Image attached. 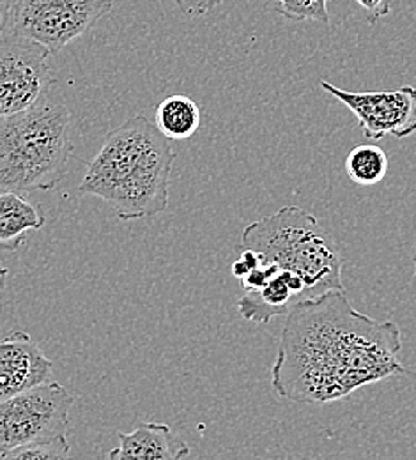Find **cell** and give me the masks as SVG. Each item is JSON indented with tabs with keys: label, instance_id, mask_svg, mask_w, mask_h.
<instances>
[{
	"label": "cell",
	"instance_id": "cell-6",
	"mask_svg": "<svg viewBox=\"0 0 416 460\" xmlns=\"http://www.w3.org/2000/svg\"><path fill=\"white\" fill-rule=\"evenodd\" d=\"M116 0H16L13 32L43 45L50 54L84 36Z\"/></svg>",
	"mask_w": 416,
	"mask_h": 460
},
{
	"label": "cell",
	"instance_id": "cell-12",
	"mask_svg": "<svg viewBox=\"0 0 416 460\" xmlns=\"http://www.w3.org/2000/svg\"><path fill=\"white\" fill-rule=\"evenodd\" d=\"M45 222L41 208L23 193L0 190V253L20 250L29 232L43 229Z\"/></svg>",
	"mask_w": 416,
	"mask_h": 460
},
{
	"label": "cell",
	"instance_id": "cell-20",
	"mask_svg": "<svg viewBox=\"0 0 416 460\" xmlns=\"http://www.w3.org/2000/svg\"><path fill=\"white\" fill-rule=\"evenodd\" d=\"M7 275H9V270L4 268V266H0V294H2V288H4V282H5Z\"/></svg>",
	"mask_w": 416,
	"mask_h": 460
},
{
	"label": "cell",
	"instance_id": "cell-3",
	"mask_svg": "<svg viewBox=\"0 0 416 460\" xmlns=\"http://www.w3.org/2000/svg\"><path fill=\"white\" fill-rule=\"evenodd\" d=\"M73 151L71 114L64 105L43 100L29 111L2 115L0 190H54L67 173Z\"/></svg>",
	"mask_w": 416,
	"mask_h": 460
},
{
	"label": "cell",
	"instance_id": "cell-14",
	"mask_svg": "<svg viewBox=\"0 0 416 460\" xmlns=\"http://www.w3.org/2000/svg\"><path fill=\"white\" fill-rule=\"evenodd\" d=\"M388 155L376 144L357 146L346 156V172L358 186L379 184L388 173Z\"/></svg>",
	"mask_w": 416,
	"mask_h": 460
},
{
	"label": "cell",
	"instance_id": "cell-21",
	"mask_svg": "<svg viewBox=\"0 0 416 460\" xmlns=\"http://www.w3.org/2000/svg\"><path fill=\"white\" fill-rule=\"evenodd\" d=\"M413 262H415V279H416V244H415V257H413Z\"/></svg>",
	"mask_w": 416,
	"mask_h": 460
},
{
	"label": "cell",
	"instance_id": "cell-1",
	"mask_svg": "<svg viewBox=\"0 0 416 460\" xmlns=\"http://www.w3.org/2000/svg\"><path fill=\"white\" fill-rule=\"evenodd\" d=\"M403 335L392 321L372 319L351 305L346 290L299 301L288 314L271 386L297 403H330L395 374Z\"/></svg>",
	"mask_w": 416,
	"mask_h": 460
},
{
	"label": "cell",
	"instance_id": "cell-5",
	"mask_svg": "<svg viewBox=\"0 0 416 460\" xmlns=\"http://www.w3.org/2000/svg\"><path fill=\"white\" fill-rule=\"evenodd\" d=\"M73 405L75 397L54 381L0 401V450L67 438Z\"/></svg>",
	"mask_w": 416,
	"mask_h": 460
},
{
	"label": "cell",
	"instance_id": "cell-22",
	"mask_svg": "<svg viewBox=\"0 0 416 460\" xmlns=\"http://www.w3.org/2000/svg\"><path fill=\"white\" fill-rule=\"evenodd\" d=\"M4 454H5V452H4V450H0V460H4Z\"/></svg>",
	"mask_w": 416,
	"mask_h": 460
},
{
	"label": "cell",
	"instance_id": "cell-8",
	"mask_svg": "<svg viewBox=\"0 0 416 460\" xmlns=\"http://www.w3.org/2000/svg\"><path fill=\"white\" fill-rule=\"evenodd\" d=\"M321 87L355 114L363 137L372 142H379L386 135L408 138L416 133V87L350 93L326 80H321Z\"/></svg>",
	"mask_w": 416,
	"mask_h": 460
},
{
	"label": "cell",
	"instance_id": "cell-18",
	"mask_svg": "<svg viewBox=\"0 0 416 460\" xmlns=\"http://www.w3.org/2000/svg\"><path fill=\"white\" fill-rule=\"evenodd\" d=\"M365 9L368 23H377L381 18L388 16L392 11V0H357Z\"/></svg>",
	"mask_w": 416,
	"mask_h": 460
},
{
	"label": "cell",
	"instance_id": "cell-19",
	"mask_svg": "<svg viewBox=\"0 0 416 460\" xmlns=\"http://www.w3.org/2000/svg\"><path fill=\"white\" fill-rule=\"evenodd\" d=\"M16 0H0V38L13 32V11Z\"/></svg>",
	"mask_w": 416,
	"mask_h": 460
},
{
	"label": "cell",
	"instance_id": "cell-7",
	"mask_svg": "<svg viewBox=\"0 0 416 460\" xmlns=\"http://www.w3.org/2000/svg\"><path fill=\"white\" fill-rule=\"evenodd\" d=\"M50 56L43 45L14 32L0 38V117L29 111L47 98L56 82Z\"/></svg>",
	"mask_w": 416,
	"mask_h": 460
},
{
	"label": "cell",
	"instance_id": "cell-15",
	"mask_svg": "<svg viewBox=\"0 0 416 460\" xmlns=\"http://www.w3.org/2000/svg\"><path fill=\"white\" fill-rule=\"evenodd\" d=\"M4 460H76L71 457L67 438L22 445L4 454Z\"/></svg>",
	"mask_w": 416,
	"mask_h": 460
},
{
	"label": "cell",
	"instance_id": "cell-4",
	"mask_svg": "<svg viewBox=\"0 0 416 460\" xmlns=\"http://www.w3.org/2000/svg\"><path fill=\"white\" fill-rule=\"evenodd\" d=\"M241 248L253 250L264 262L277 264L303 280L308 299L330 290H346L344 261L335 239L317 218L297 206L252 222L241 234Z\"/></svg>",
	"mask_w": 416,
	"mask_h": 460
},
{
	"label": "cell",
	"instance_id": "cell-2",
	"mask_svg": "<svg viewBox=\"0 0 416 460\" xmlns=\"http://www.w3.org/2000/svg\"><path fill=\"white\" fill-rule=\"evenodd\" d=\"M174 162L171 140L146 115H135L109 133L78 193L105 200L122 222L151 218L169 208Z\"/></svg>",
	"mask_w": 416,
	"mask_h": 460
},
{
	"label": "cell",
	"instance_id": "cell-10",
	"mask_svg": "<svg viewBox=\"0 0 416 460\" xmlns=\"http://www.w3.org/2000/svg\"><path fill=\"white\" fill-rule=\"evenodd\" d=\"M308 299L301 279L289 271H279L264 288L244 290L238 310L243 319L255 324H270L279 315H288L299 301Z\"/></svg>",
	"mask_w": 416,
	"mask_h": 460
},
{
	"label": "cell",
	"instance_id": "cell-17",
	"mask_svg": "<svg viewBox=\"0 0 416 460\" xmlns=\"http://www.w3.org/2000/svg\"><path fill=\"white\" fill-rule=\"evenodd\" d=\"M179 11L186 16H206L217 9L224 0H174Z\"/></svg>",
	"mask_w": 416,
	"mask_h": 460
},
{
	"label": "cell",
	"instance_id": "cell-16",
	"mask_svg": "<svg viewBox=\"0 0 416 460\" xmlns=\"http://www.w3.org/2000/svg\"><path fill=\"white\" fill-rule=\"evenodd\" d=\"M275 9L295 22H323L330 23L328 2L330 0H273Z\"/></svg>",
	"mask_w": 416,
	"mask_h": 460
},
{
	"label": "cell",
	"instance_id": "cell-13",
	"mask_svg": "<svg viewBox=\"0 0 416 460\" xmlns=\"http://www.w3.org/2000/svg\"><path fill=\"white\" fill-rule=\"evenodd\" d=\"M200 109L184 94H173L156 107L158 129L174 142L191 138L200 128Z\"/></svg>",
	"mask_w": 416,
	"mask_h": 460
},
{
	"label": "cell",
	"instance_id": "cell-9",
	"mask_svg": "<svg viewBox=\"0 0 416 460\" xmlns=\"http://www.w3.org/2000/svg\"><path fill=\"white\" fill-rule=\"evenodd\" d=\"M54 363L25 332H11L0 341V401L49 381Z\"/></svg>",
	"mask_w": 416,
	"mask_h": 460
},
{
	"label": "cell",
	"instance_id": "cell-11",
	"mask_svg": "<svg viewBox=\"0 0 416 460\" xmlns=\"http://www.w3.org/2000/svg\"><path fill=\"white\" fill-rule=\"evenodd\" d=\"M119 447L109 460H182L190 447L167 423H140L133 432H118Z\"/></svg>",
	"mask_w": 416,
	"mask_h": 460
}]
</instances>
